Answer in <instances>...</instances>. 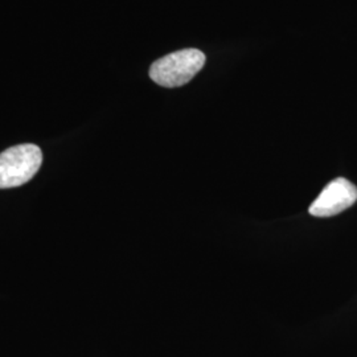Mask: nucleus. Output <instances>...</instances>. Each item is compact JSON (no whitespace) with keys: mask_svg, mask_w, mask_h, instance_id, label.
<instances>
[{"mask_svg":"<svg viewBox=\"0 0 357 357\" xmlns=\"http://www.w3.org/2000/svg\"><path fill=\"white\" fill-rule=\"evenodd\" d=\"M205 54L188 48L169 53L156 60L150 68V77L163 88H178L188 84L205 65Z\"/></svg>","mask_w":357,"mask_h":357,"instance_id":"1","label":"nucleus"},{"mask_svg":"<svg viewBox=\"0 0 357 357\" xmlns=\"http://www.w3.org/2000/svg\"><path fill=\"white\" fill-rule=\"evenodd\" d=\"M43 153L36 144H17L0 153V190L20 187L38 174Z\"/></svg>","mask_w":357,"mask_h":357,"instance_id":"2","label":"nucleus"},{"mask_svg":"<svg viewBox=\"0 0 357 357\" xmlns=\"http://www.w3.org/2000/svg\"><path fill=\"white\" fill-rule=\"evenodd\" d=\"M357 188L344 178H333L311 204L308 212L314 217L336 216L356 203Z\"/></svg>","mask_w":357,"mask_h":357,"instance_id":"3","label":"nucleus"}]
</instances>
